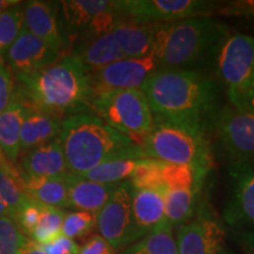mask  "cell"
I'll list each match as a JSON object with an SVG mask.
<instances>
[{
    "mask_svg": "<svg viewBox=\"0 0 254 254\" xmlns=\"http://www.w3.org/2000/svg\"><path fill=\"white\" fill-rule=\"evenodd\" d=\"M20 2L21 1H18V0H0V14H1L2 12L7 11L8 8L20 4Z\"/></svg>",
    "mask_w": 254,
    "mask_h": 254,
    "instance_id": "42",
    "label": "cell"
},
{
    "mask_svg": "<svg viewBox=\"0 0 254 254\" xmlns=\"http://www.w3.org/2000/svg\"><path fill=\"white\" fill-rule=\"evenodd\" d=\"M154 120L205 132L217 114L218 87L204 73L189 69H158L142 87Z\"/></svg>",
    "mask_w": 254,
    "mask_h": 254,
    "instance_id": "1",
    "label": "cell"
},
{
    "mask_svg": "<svg viewBox=\"0 0 254 254\" xmlns=\"http://www.w3.org/2000/svg\"><path fill=\"white\" fill-rule=\"evenodd\" d=\"M218 71L231 106L254 110V36L228 37L219 51Z\"/></svg>",
    "mask_w": 254,
    "mask_h": 254,
    "instance_id": "6",
    "label": "cell"
},
{
    "mask_svg": "<svg viewBox=\"0 0 254 254\" xmlns=\"http://www.w3.org/2000/svg\"><path fill=\"white\" fill-rule=\"evenodd\" d=\"M117 12L122 17L152 24H166L205 14L214 2L199 0H117Z\"/></svg>",
    "mask_w": 254,
    "mask_h": 254,
    "instance_id": "11",
    "label": "cell"
},
{
    "mask_svg": "<svg viewBox=\"0 0 254 254\" xmlns=\"http://www.w3.org/2000/svg\"><path fill=\"white\" fill-rule=\"evenodd\" d=\"M23 2L0 14V58L4 57L24 26Z\"/></svg>",
    "mask_w": 254,
    "mask_h": 254,
    "instance_id": "31",
    "label": "cell"
},
{
    "mask_svg": "<svg viewBox=\"0 0 254 254\" xmlns=\"http://www.w3.org/2000/svg\"><path fill=\"white\" fill-rule=\"evenodd\" d=\"M97 227V214L85 211L68 212L63 221L62 234L69 239L87 237Z\"/></svg>",
    "mask_w": 254,
    "mask_h": 254,
    "instance_id": "33",
    "label": "cell"
},
{
    "mask_svg": "<svg viewBox=\"0 0 254 254\" xmlns=\"http://www.w3.org/2000/svg\"><path fill=\"white\" fill-rule=\"evenodd\" d=\"M60 53L25 30L6 52V65L15 79L26 77L58 60Z\"/></svg>",
    "mask_w": 254,
    "mask_h": 254,
    "instance_id": "13",
    "label": "cell"
},
{
    "mask_svg": "<svg viewBox=\"0 0 254 254\" xmlns=\"http://www.w3.org/2000/svg\"><path fill=\"white\" fill-rule=\"evenodd\" d=\"M91 107L104 122L142 147L154 126V117L141 90L107 92L95 95Z\"/></svg>",
    "mask_w": 254,
    "mask_h": 254,
    "instance_id": "7",
    "label": "cell"
},
{
    "mask_svg": "<svg viewBox=\"0 0 254 254\" xmlns=\"http://www.w3.org/2000/svg\"><path fill=\"white\" fill-rule=\"evenodd\" d=\"M27 106L17 97L0 114V150L8 163L17 164L20 148V129Z\"/></svg>",
    "mask_w": 254,
    "mask_h": 254,
    "instance_id": "23",
    "label": "cell"
},
{
    "mask_svg": "<svg viewBox=\"0 0 254 254\" xmlns=\"http://www.w3.org/2000/svg\"><path fill=\"white\" fill-rule=\"evenodd\" d=\"M72 55L80 59L90 73L99 71L110 64L126 58L112 33L80 41Z\"/></svg>",
    "mask_w": 254,
    "mask_h": 254,
    "instance_id": "22",
    "label": "cell"
},
{
    "mask_svg": "<svg viewBox=\"0 0 254 254\" xmlns=\"http://www.w3.org/2000/svg\"><path fill=\"white\" fill-rule=\"evenodd\" d=\"M63 120L27 106L20 129L21 153L57 139L62 132Z\"/></svg>",
    "mask_w": 254,
    "mask_h": 254,
    "instance_id": "21",
    "label": "cell"
},
{
    "mask_svg": "<svg viewBox=\"0 0 254 254\" xmlns=\"http://www.w3.org/2000/svg\"><path fill=\"white\" fill-rule=\"evenodd\" d=\"M79 254H116V250L100 234H94L80 246Z\"/></svg>",
    "mask_w": 254,
    "mask_h": 254,
    "instance_id": "38",
    "label": "cell"
},
{
    "mask_svg": "<svg viewBox=\"0 0 254 254\" xmlns=\"http://www.w3.org/2000/svg\"><path fill=\"white\" fill-rule=\"evenodd\" d=\"M44 205L36 200L26 196L24 202L21 204L20 208L18 209L17 214L14 217V221L17 222L18 226L23 231L25 236H32L34 228L37 227L39 219L41 217Z\"/></svg>",
    "mask_w": 254,
    "mask_h": 254,
    "instance_id": "35",
    "label": "cell"
},
{
    "mask_svg": "<svg viewBox=\"0 0 254 254\" xmlns=\"http://www.w3.org/2000/svg\"><path fill=\"white\" fill-rule=\"evenodd\" d=\"M0 165H1V166H12V165L7 161V159L4 157L1 150H0Z\"/></svg>",
    "mask_w": 254,
    "mask_h": 254,
    "instance_id": "43",
    "label": "cell"
},
{
    "mask_svg": "<svg viewBox=\"0 0 254 254\" xmlns=\"http://www.w3.org/2000/svg\"><path fill=\"white\" fill-rule=\"evenodd\" d=\"M17 254H47L45 251L41 249L39 244H37L36 241L32 239H26V241L23 244V246L20 247V250L18 251Z\"/></svg>",
    "mask_w": 254,
    "mask_h": 254,
    "instance_id": "41",
    "label": "cell"
},
{
    "mask_svg": "<svg viewBox=\"0 0 254 254\" xmlns=\"http://www.w3.org/2000/svg\"><path fill=\"white\" fill-rule=\"evenodd\" d=\"M68 174L59 138L26 152L20 161V179L64 178Z\"/></svg>",
    "mask_w": 254,
    "mask_h": 254,
    "instance_id": "16",
    "label": "cell"
},
{
    "mask_svg": "<svg viewBox=\"0 0 254 254\" xmlns=\"http://www.w3.org/2000/svg\"><path fill=\"white\" fill-rule=\"evenodd\" d=\"M26 239L13 219L0 218V254H17Z\"/></svg>",
    "mask_w": 254,
    "mask_h": 254,
    "instance_id": "34",
    "label": "cell"
},
{
    "mask_svg": "<svg viewBox=\"0 0 254 254\" xmlns=\"http://www.w3.org/2000/svg\"><path fill=\"white\" fill-rule=\"evenodd\" d=\"M67 177V176H66ZM64 178H39L21 179L25 194L43 205L52 207H69L68 186Z\"/></svg>",
    "mask_w": 254,
    "mask_h": 254,
    "instance_id": "24",
    "label": "cell"
},
{
    "mask_svg": "<svg viewBox=\"0 0 254 254\" xmlns=\"http://www.w3.org/2000/svg\"><path fill=\"white\" fill-rule=\"evenodd\" d=\"M158 69L159 63L154 55L144 58H124L91 73L92 93L95 97L113 91L142 90Z\"/></svg>",
    "mask_w": 254,
    "mask_h": 254,
    "instance_id": "12",
    "label": "cell"
},
{
    "mask_svg": "<svg viewBox=\"0 0 254 254\" xmlns=\"http://www.w3.org/2000/svg\"><path fill=\"white\" fill-rule=\"evenodd\" d=\"M47 254H79L80 246L73 239L60 234L55 240L45 245H40Z\"/></svg>",
    "mask_w": 254,
    "mask_h": 254,
    "instance_id": "37",
    "label": "cell"
},
{
    "mask_svg": "<svg viewBox=\"0 0 254 254\" xmlns=\"http://www.w3.org/2000/svg\"><path fill=\"white\" fill-rule=\"evenodd\" d=\"M68 173L82 177L98 165L117 159H146L144 148L112 128L97 114L82 112L63 120L59 134Z\"/></svg>",
    "mask_w": 254,
    "mask_h": 254,
    "instance_id": "3",
    "label": "cell"
},
{
    "mask_svg": "<svg viewBox=\"0 0 254 254\" xmlns=\"http://www.w3.org/2000/svg\"><path fill=\"white\" fill-rule=\"evenodd\" d=\"M148 158L164 163L189 165L208 173L212 165L205 132L154 120V126L142 144Z\"/></svg>",
    "mask_w": 254,
    "mask_h": 254,
    "instance_id": "5",
    "label": "cell"
},
{
    "mask_svg": "<svg viewBox=\"0 0 254 254\" xmlns=\"http://www.w3.org/2000/svg\"><path fill=\"white\" fill-rule=\"evenodd\" d=\"M200 190L190 189H167L165 190V213L171 225L189 222L196 207V198Z\"/></svg>",
    "mask_w": 254,
    "mask_h": 254,
    "instance_id": "26",
    "label": "cell"
},
{
    "mask_svg": "<svg viewBox=\"0 0 254 254\" xmlns=\"http://www.w3.org/2000/svg\"><path fill=\"white\" fill-rule=\"evenodd\" d=\"M161 161L157 159H140L138 166L133 171L129 182L134 190H166L160 174Z\"/></svg>",
    "mask_w": 254,
    "mask_h": 254,
    "instance_id": "32",
    "label": "cell"
},
{
    "mask_svg": "<svg viewBox=\"0 0 254 254\" xmlns=\"http://www.w3.org/2000/svg\"><path fill=\"white\" fill-rule=\"evenodd\" d=\"M215 133L233 166L254 161V110L225 107L213 118Z\"/></svg>",
    "mask_w": 254,
    "mask_h": 254,
    "instance_id": "10",
    "label": "cell"
},
{
    "mask_svg": "<svg viewBox=\"0 0 254 254\" xmlns=\"http://www.w3.org/2000/svg\"><path fill=\"white\" fill-rule=\"evenodd\" d=\"M15 97L31 109L64 120L92 109L91 73L74 55L60 57L46 67L17 79Z\"/></svg>",
    "mask_w": 254,
    "mask_h": 254,
    "instance_id": "2",
    "label": "cell"
},
{
    "mask_svg": "<svg viewBox=\"0 0 254 254\" xmlns=\"http://www.w3.org/2000/svg\"><path fill=\"white\" fill-rule=\"evenodd\" d=\"M15 94L14 75L7 65L0 60V114L11 104Z\"/></svg>",
    "mask_w": 254,
    "mask_h": 254,
    "instance_id": "36",
    "label": "cell"
},
{
    "mask_svg": "<svg viewBox=\"0 0 254 254\" xmlns=\"http://www.w3.org/2000/svg\"><path fill=\"white\" fill-rule=\"evenodd\" d=\"M157 24L142 23L119 15L112 36L126 58H144L153 55Z\"/></svg>",
    "mask_w": 254,
    "mask_h": 254,
    "instance_id": "18",
    "label": "cell"
},
{
    "mask_svg": "<svg viewBox=\"0 0 254 254\" xmlns=\"http://www.w3.org/2000/svg\"><path fill=\"white\" fill-rule=\"evenodd\" d=\"M233 194L225 209L228 224L254 225V167L250 165L233 166Z\"/></svg>",
    "mask_w": 254,
    "mask_h": 254,
    "instance_id": "17",
    "label": "cell"
},
{
    "mask_svg": "<svg viewBox=\"0 0 254 254\" xmlns=\"http://www.w3.org/2000/svg\"><path fill=\"white\" fill-rule=\"evenodd\" d=\"M132 213L140 238L166 224L165 190L133 189Z\"/></svg>",
    "mask_w": 254,
    "mask_h": 254,
    "instance_id": "19",
    "label": "cell"
},
{
    "mask_svg": "<svg viewBox=\"0 0 254 254\" xmlns=\"http://www.w3.org/2000/svg\"><path fill=\"white\" fill-rule=\"evenodd\" d=\"M178 254H219L224 250L225 231L212 219H198L178 226Z\"/></svg>",
    "mask_w": 254,
    "mask_h": 254,
    "instance_id": "15",
    "label": "cell"
},
{
    "mask_svg": "<svg viewBox=\"0 0 254 254\" xmlns=\"http://www.w3.org/2000/svg\"><path fill=\"white\" fill-rule=\"evenodd\" d=\"M23 11L25 30L60 53L67 43L60 21L59 2L31 0L23 2Z\"/></svg>",
    "mask_w": 254,
    "mask_h": 254,
    "instance_id": "14",
    "label": "cell"
},
{
    "mask_svg": "<svg viewBox=\"0 0 254 254\" xmlns=\"http://www.w3.org/2000/svg\"><path fill=\"white\" fill-rule=\"evenodd\" d=\"M140 159H117L98 165L85 173V179L101 184H118L131 178Z\"/></svg>",
    "mask_w": 254,
    "mask_h": 254,
    "instance_id": "29",
    "label": "cell"
},
{
    "mask_svg": "<svg viewBox=\"0 0 254 254\" xmlns=\"http://www.w3.org/2000/svg\"><path fill=\"white\" fill-rule=\"evenodd\" d=\"M220 12L225 15H239V17H254V1L228 2Z\"/></svg>",
    "mask_w": 254,
    "mask_h": 254,
    "instance_id": "39",
    "label": "cell"
},
{
    "mask_svg": "<svg viewBox=\"0 0 254 254\" xmlns=\"http://www.w3.org/2000/svg\"><path fill=\"white\" fill-rule=\"evenodd\" d=\"M234 240L247 254H254V232L238 231L234 233Z\"/></svg>",
    "mask_w": 254,
    "mask_h": 254,
    "instance_id": "40",
    "label": "cell"
},
{
    "mask_svg": "<svg viewBox=\"0 0 254 254\" xmlns=\"http://www.w3.org/2000/svg\"><path fill=\"white\" fill-rule=\"evenodd\" d=\"M69 207L77 211L98 214L106 205L118 184H101L85 179L84 177L67 174Z\"/></svg>",
    "mask_w": 254,
    "mask_h": 254,
    "instance_id": "20",
    "label": "cell"
},
{
    "mask_svg": "<svg viewBox=\"0 0 254 254\" xmlns=\"http://www.w3.org/2000/svg\"><path fill=\"white\" fill-rule=\"evenodd\" d=\"M26 196L18 171L13 166L0 165V218L14 220Z\"/></svg>",
    "mask_w": 254,
    "mask_h": 254,
    "instance_id": "25",
    "label": "cell"
},
{
    "mask_svg": "<svg viewBox=\"0 0 254 254\" xmlns=\"http://www.w3.org/2000/svg\"><path fill=\"white\" fill-rule=\"evenodd\" d=\"M65 214L66 212L62 208L44 205L39 222L31 236L32 240L36 241L39 245H45L55 240L62 234Z\"/></svg>",
    "mask_w": 254,
    "mask_h": 254,
    "instance_id": "30",
    "label": "cell"
},
{
    "mask_svg": "<svg viewBox=\"0 0 254 254\" xmlns=\"http://www.w3.org/2000/svg\"><path fill=\"white\" fill-rule=\"evenodd\" d=\"M228 32L226 24L206 15L157 24L153 55L165 68L200 65L220 51Z\"/></svg>",
    "mask_w": 254,
    "mask_h": 254,
    "instance_id": "4",
    "label": "cell"
},
{
    "mask_svg": "<svg viewBox=\"0 0 254 254\" xmlns=\"http://www.w3.org/2000/svg\"><path fill=\"white\" fill-rule=\"evenodd\" d=\"M219 254H236V253H233V252H230V251H225V250H222L220 253Z\"/></svg>",
    "mask_w": 254,
    "mask_h": 254,
    "instance_id": "44",
    "label": "cell"
},
{
    "mask_svg": "<svg viewBox=\"0 0 254 254\" xmlns=\"http://www.w3.org/2000/svg\"><path fill=\"white\" fill-rule=\"evenodd\" d=\"M64 36L82 40L111 33L119 19L114 0H64L59 1Z\"/></svg>",
    "mask_w": 254,
    "mask_h": 254,
    "instance_id": "8",
    "label": "cell"
},
{
    "mask_svg": "<svg viewBox=\"0 0 254 254\" xmlns=\"http://www.w3.org/2000/svg\"><path fill=\"white\" fill-rule=\"evenodd\" d=\"M133 186L129 180L118 184L106 205L97 214L99 234L116 251L140 239L132 213Z\"/></svg>",
    "mask_w": 254,
    "mask_h": 254,
    "instance_id": "9",
    "label": "cell"
},
{
    "mask_svg": "<svg viewBox=\"0 0 254 254\" xmlns=\"http://www.w3.org/2000/svg\"><path fill=\"white\" fill-rule=\"evenodd\" d=\"M122 254H178L170 222L161 225L122 251Z\"/></svg>",
    "mask_w": 254,
    "mask_h": 254,
    "instance_id": "27",
    "label": "cell"
},
{
    "mask_svg": "<svg viewBox=\"0 0 254 254\" xmlns=\"http://www.w3.org/2000/svg\"><path fill=\"white\" fill-rule=\"evenodd\" d=\"M161 180L166 189H190L200 190L207 173L189 165H177L161 161Z\"/></svg>",
    "mask_w": 254,
    "mask_h": 254,
    "instance_id": "28",
    "label": "cell"
}]
</instances>
